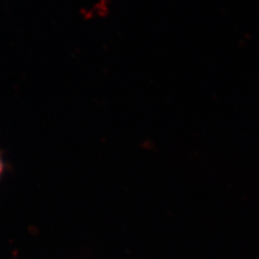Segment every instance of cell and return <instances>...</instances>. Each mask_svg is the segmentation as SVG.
<instances>
[{
  "instance_id": "1",
  "label": "cell",
  "mask_w": 259,
  "mask_h": 259,
  "mask_svg": "<svg viewBox=\"0 0 259 259\" xmlns=\"http://www.w3.org/2000/svg\"><path fill=\"white\" fill-rule=\"evenodd\" d=\"M3 171H4V163H3V159H2V156H0V176H2V174H3Z\"/></svg>"
}]
</instances>
